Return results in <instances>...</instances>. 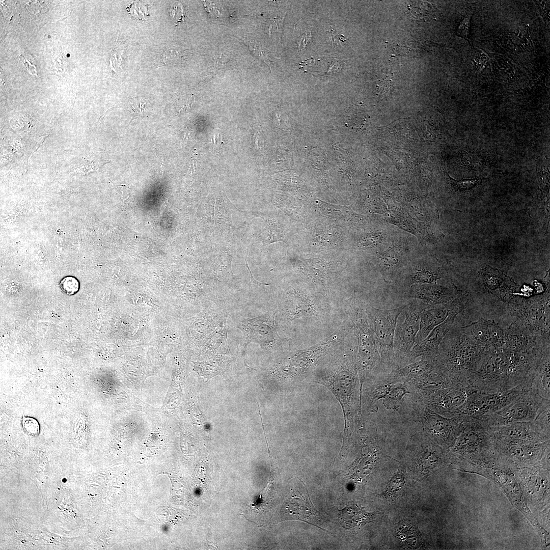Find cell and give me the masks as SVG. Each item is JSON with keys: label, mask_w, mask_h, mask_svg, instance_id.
I'll return each mask as SVG.
<instances>
[{"label": "cell", "mask_w": 550, "mask_h": 550, "mask_svg": "<svg viewBox=\"0 0 550 550\" xmlns=\"http://www.w3.org/2000/svg\"><path fill=\"white\" fill-rule=\"evenodd\" d=\"M536 365L530 352H513L503 347L486 348L469 383L478 391H506L525 382Z\"/></svg>", "instance_id": "cell-1"}, {"label": "cell", "mask_w": 550, "mask_h": 550, "mask_svg": "<svg viewBox=\"0 0 550 550\" xmlns=\"http://www.w3.org/2000/svg\"><path fill=\"white\" fill-rule=\"evenodd\" d=\"M486 348L465 326H452L438 347L434 359L435 371L451 383L470 384V378Z\"/></svg>", "instance_id": "cell-2"}, {"label": "cell", "mask_w": 550, "mask_h": 550, "mask_svg": "<svg viewBox=\"0 0 550 550\" xmlns=\"http://www.w3.org/2000/svg\"><path fill=\"white\" fill-rule=\"evenodd\" d=\"M314 381L327 388L341 405L344 420L343 443L346 442L363 417L356 355L349 354L334 372L317 376Z\"/></svg>", "instance_id": "cell-3"}, {"label": "cell", "mask_w": 550, "mask_h": 550, "mask_svg": "<svg viewBox=\"0 0 550 550\" xmlns=\"http://www.w3.org/2000/svg\"><path fill=\"white\" fill-rule=\"evenodd\" d=\"M399 411L419 423L437 443L446 446L453 445L463 426L462 417H444L428 408L413 393L405 395Z\"/></svg>", "instance_id": "cell-4"}, {"label": "cell", "mask_w": 550, "mask_h": 550, "mask_svg": "<svg viewBox=\"0 0 550 550\" xmlns=\"http://www.w3.org/2000/svg\"><path fill=\"white\" fill-rule=\"evenodd\" d=\"M407 305L388 310H382L370 305L366 307V311L372 325L373 332L376 341L381 358L382 370L390 371L394 364V339L398 316Z\"/></svg>", "instance_id": "cell-5"}, {"label": "cell", "mask_w": 550, "mask_h": 550, "mask_svg": "<svg viewBox=\"0 0 550 550\" xmlns=\"http://www.w3.org/2000/svg\"><path fill=\"white\" fill-rule=\"evenodd\" d=\"M549 401L542 399L530 390L527 391L500 410L478 420L488 427L534 421L543 405Z\"/></svg>", "instance_id": "cell-6"}, {"label": "cell", "mask_w": 550, "mask_h": 550, "mask_svg": "<svg viewBox=\"0 0 550 550\" xmlns=\"http://www.w3.org/2000/svg\"><path fill=\"white\" fill-rule=\"evenodd\" d=\"M529 390L528 385L524 382L506 391H477L468 398L457 416L480 420L502 408L519 395Z\"/></svg>", "instance_id": "cell-7"}, {"label": "cell", "mask_w": 550, "mask_h": 550, "mask_svg": "<svg viewBox=\"0 0 550 550\" xmlns=\"http://www.w3.org/2000/svg\"><path fill=\"white\" fill-rule=\"evenodd\" d=\"M354 312L359 351L356 355L358 374L361 389L365 380L372 374L375 366L380 364L381 358L374 333L370 328L361 309Z\"/></svg>", "instance_id": "cell-8"}, {"label": "cell", "mask_w": 550, "mask_h": 550, "mask_svg": "<svg viewBox=\"0 0 550 550\" xmlns=\"http://www.w3.org/2000/svg\"><path fill=\"white\" fill-rule=\"evenodd\" d=\"M404 311L405 321L399 324L395 329L394 364L392 370L410 364V355L419 329L420 314L423 310L413 300Z\"/></svg>", "instance_id": "cell-9"}, {"label": "cell", "mask_w": 550, "mask_h": 550, "mask_svg": "<svg viewBox=\"0 0 550 550\" xmlns=\"http://www.w3.org/2000/svg\"><path fill=\"white\" fill-rule=\"evenodd\" d=\"M478 391L470 384L449 383L435 390L425 400V405L447 418L457 416L468 398Z\"/></svg>", "instance_id": "cell-10"}, {"label": "cell", "mask_w": 550, "mask_h": 550, "mask_svg": "<svg viewBox=\"0 0 550 550\" xmlns=\"http://www.w3.org/2000/svg\"><path fill=\"white\" fill-rule=\"evenodd\" d=\"M486 426L497 446L543 442L549 438V434L534 421L517 422L498 427Z\"/></svg>", "instance_id": "cell-11"}, {"label": "cell", "mask_w": 550, "mask_h": 550, "mask_svg": "<svg viewBox=\"0 0 550 550\" xmlns=\"http://www.w3.org/2000/svg\"><path fill=\"white\" fill-rule=\"evenodd\" d=\"M464 302L465 298L462 295L446 319L435 327L422 342L413 347L410 355V364L416 362V360L420 357L427 360L434 359L439 344L453 326L457 314L463 309Z\"/></svg>", "instance_id": "cell-12"}, {"label": "cell", "mask_w": 550, "mask_h": 550, "mask_svg": "<svg viewBox=\"0 0 550 550\" xmlns=\"http://www.w3.org/2000/svg\"><path fill=\"white\" fill-rule=\"evenodd\" d=\"M318 357L313 352L296 354L279 365L272 373V377L289 388H297L303 383L312 364Z\"/></svg>", "instance_id": "cell-13"}, {"label": "cell", "mask_w": 550, "mask_h": 550, "mask_svg": "<svg viewBox=\"0 0 550 550\" xmlns=\"http://www.w3.org/2000/svg\"><path fill=\"white\" fill-rule=\"evenodd\" d=\"M548 297H541L516 301L511 311L519 317L521 321L538 331L549 334Z\"/></svg>", "instance_id": "cell-14"}, {"label": "cell", "mask_w": 550, "mask_h": 550, "mask_svg": "<svg viewBox=\"0 0 550 550\" xmlns=\"http://www.w3.org/2000/svg\"><path fill=\"white\" fill-rule=\"evenodd\" d=\"M459 291H452L433 284L416 285L412 287L410 295L423 310L445 305L453 300Z\"/></svg>", "instance_id": "cell-15"}, {"label": "cell", "mask_w": 550, "mask_h": 550, "mask_svg": "<svg viewBox=\"0 0 550 550\" xmlns=\"http://www.w3.org/2000/svg\"><path fill=\"white\" fill-rule=\"evenodd\" d=\"M237 327L243 332L248 342L253 341L261 346L272 343L277 337L273 322L270 315L265 314L254 318H243Z\"/></svg>", "instance_id": "cell-16"}, {"label": "cell", "mask_w": 550, "mask_h": 550, "mask_svg": "<svg viewBox=\"0 0 550 550\" xmlns=\"http://www.w3.org/2000/svg\"><path fill=\"white\" fill-rule=\"evenodd\" d=\"M462 295V293L459 291L456 297L448 304L436 308L424 310L421 313L419 329L414 347L422 342L435 327L446 319Z\"/></svg>", "instance_id": "cell-17"}, {"label": "cell", "mask_w": 550, "mask_h": 550, "mask_svg": "<svg viewBox=\"0 0 550 550\" xmlns=\"http://www.w3.org/2000/svg\"><path fill=\"white\" fill-rule=\"evenodd\" d=\"M434 371V360H427L421 358L418 361L395 369L382 371L380 375L390 383H408Z\"/></svg>", "instance_id": "cell-18"}, {"label": "cell", "mask_w": 550, "mask_h": 550, "mask_svg": "<svg viewBox=\"0 0 550 550\" xmlns=\"http://www.w3.org/2000/svg\"><path fill=\"white\" fill-rule=\"evenodd\" d=\"M465 327L472 336L486 348L500 347L504 344L505 330L494 321L482 318Z\"/></svg>", "instance_id": "cell-19"}, {"label": "cell", "mask_w": 550, "mask_h": 550, "mask_svg": "<svg viewBox=\"0 0 550 550\" xmlns=\"http://www.w3.org/2000/svg\"><path fill=\"white\" fill-rule=\"evenodd\" d=\"M549 348L546 349L528 380L530 391L550 401Z\"/></svg>", "instance_id": "cell-20"}, {"label": "cell", "mask_w": 550, "mask_h": 550, "mask_svg": "<svg viewBox=\"0 0 550 550\" xmlns=\"http://www.w3.org/2000/svg\"><path fill=\"white\" fill-rule=\"evenodd\" d=\"M497 450L510 458L521 462L534 461L540 459L549 450V440L496 446Z\"/></svg>", "instance_id": "cell-21"}, {"label": "cell", "mask_w": 550, "mask_h": 550, "mask_svg": "<svg viewBox=\"0 0 550 550\" xmlns=\"http://www.w3.org/2000/svg\"><path fill=\"white\" fill-rule=\"evenodd\" d=\"M290 516L294 519L316 525L319 521V512L310 501L304 498L294 497L286 505Z\"/></svg>", "instance_id": "cell-22"}, {"label": "cell", "mask_w": 550, "mask_h": 550, "mask_svg": "<svg viewBox=\"0 0 550 550\" xmlns=\"http://www.w3.org/2000/svg\"><path fill=\"white\" fill-rule=\"evenodd\" d=\"M341 525L348 529L359 528L372 521L375 514L366 512L358 505H353L339 510Z\"/></svg>", "instance_id": "cell-23"}, {"label": "cell", "mask_w": 550, "mask_h": 550, "mask_svg": "<svg viewBox=\"0 0 550 550\" xmlns=\"http://www.w3.org/2000/svg\"><path fill=\"white\" fill-rule=\"evenodd\" d=\"M405 383H392L387 396L382 400V404L387 410L398 411L406 395L411 394Z\"/></svg>", "instance_id": "cell-24"}, {"label": "cell", "mask_w": 550, "mask_h": 550, "mask_svg": "<svg viewBox=\"0 0 550 550\" xmlns=\"http://www.w3.org/2000/svg\"><path fill=\"white\" fill-rule=\"evenodd\" d=\"M398 538L408 547L418 548L421 546L422 538L417 526L409 521H403L397 529Z\"/></svg>", "instance_id": "cell-25"}, {"label": "cell", "mask_w": 550, "mask_h": 550, "mask_svg": "<svg viewBox=\"0 0 550 550\" xmlns=\"http://www.w3.org/2000/svg\"><path fill=\"white\" fill-rule=\"evenodd\" d=\"M439 278L436 271L426 267H418L413 272L410 283H430Z\"/></svg>", "instance_id": "cell-26"}, {"label": "cell", "mask_w": 550, "mask_h": 550, "mask_svg": "<svg viewBox=\"0 0 550 550\" xmlns=\"http://www.w3.org/2000/svg\"><path fill=\"white\" fill-rule=\"evenodd\" d=\"M304 267L309 276L316 280L322 281L326 276L325 266L322 261L318 259H310L304 262Z\"/></svg>", "instance_id": "cell-27"}, {"label": "cell", "mask_w": 550, "mask_h": 550, "mask_svg": "<svg viewBox=\"0 0 550 550\" xmlns=\"http://www.w3.org/2000/svg\"><path fill=\"white\" fill-rule=\"evenodd\" d=\"M129 112L132 115L131 121L134 119L143 118L149 115V103L142 98H134L130 99Z\"/></svg>", "instance_id": "cell-28"}, {"label": "cell", "mask_w": 550, "mask_h": 550, "mask_svg": "<svg viewBox=\"0 0 550 550\" xmlns=\"http://www.w3.org/2000/svg\"><path fill=\"white\" fill-rule=\"evenodd\" d=\"M405 484V476L401 472H398L392 477L384 493L385 496H392L396 494L401 489Z\"/></svg>", "instance_id": "cell-29"}, {"label": "cell", "mask_w": 550, "mask_h": 550, "mask_svg": "<svg viewBox=\"0 0 550 550\" xmlns=\"http://www.w3.org/2000/svg\"><path fill=\"white\" fill-rule=\"evenodd\" d=\"M60 287L67 294L72 295L78 290L79 283L75 278L72 277H67L61 281Z\"/></svg>", "instance_id": "cell-30"}, {"label": "cell", "mask_w": 550, "mask_h": 550, "mask_svg": "<svg viewBox=\"0 0 550 550\" xmlns=\"http://www.w3.org/2000/svg\"><path fill=\"white\" fill-rule=\"evenodd\" d=\"M245 44L248 45L250 49L253 52V53L257 56L260 59L262 60L266 64L269 65L268 57L266 56L267 54L264 49H263L260 45L255 41L249 40L246 38H241Z\"/></svg>", "instance_id": "cell-31"}, {"label": "cell", "mask_w": 550, "mask_h": 550, "mask_svg": "<svg viewBox=\"0 0 550 550\" xmlns=\"http://www.w3.org/2000/svg\"><path fill=\"white\" fill-rule=\"evenodd\" d=\"M450 180L452 184L455 188L461 191L472 189L478 183V179L476 178L456 181L450 177Z\"/></svg>", "instance_id": "cell-32"}, {"label": "cell", "mask_w": 550, "mask_h": 550, "mask_svg": "<svg viewBox=\"0 0 550 550\" xmlns=\"http://www.w3.org/2000/svg\"><path fill=\"white\" fill-rule=\"evenodd\" d=\"M68 63L67 59L62 54L52 59V64L53 70L59 75H61L66 71Z\"/></svg>", "instance_id": "cell-33"}, {"label": "cell", "mask_w": 550, "mask_h": 550, "mask_svg": "<svg viewBox=\"0 0 550 550\" xmlns=\"http://www.w3.org/2000/svg\"><path fill=\"white\" fill-rule=\"evenodd\" d=\"M472 13L467 15L461 22L457 31L458 35L463 38L470 40L469 30L471 24Z\"/></svg>", "instance_id": "cell-34"}, {"label": "cell", "mask_w": 550, "mask_h": 550, "mask_svg": "<svg viewBox=\"0 0 550 550\" xmlns=\"http://www.w3.org/2000/svg\"><path fill=\"white\" fill-rule=\"evenodd\" d=\"M245 261H246V267H248V269H249V271H250V274H251V278H252V279H253V283H255V284H258V285H268V284H266V283H259V282H258L256 281L255 280H254V279L253 278V276H252V273H251V271H250V268L249 267V266L248 265V263H247V261H246V258L245 259Z\"/></svg>", "instance_id": "cell-35"}]
</instances>
